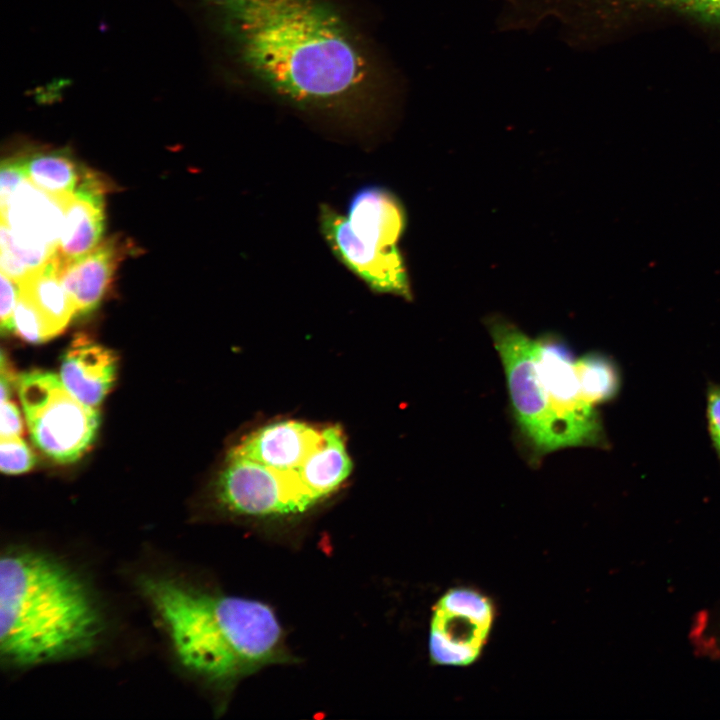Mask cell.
<instances>
[{
  "label": "cell",
  "instance_id": "obj_18",
  "mask_svg": "<svg viewBox=\"0 0 720 720\" xmlns=\"http://www.w3.org/2000/svg\"><path fill=\"white\" fill-rule=\"evenodd\" d=\"M575 370L582 396L596 407L618 392L620 378L615 364L600 353H587L575 360Z\"/></svg>",
  "mask_w": 720,
  "mask_h": 720
},
{
  "label": "cell",
  "instance_id": "obj_3",
  "mask_svg": "<svg viewBox=\"0 0 720 720\" xmlns=\"http://www.w3.org/2000/svg\"><path fill=\"white\" fill-rule=\"evenodd\" d=\"M85 580L46 553L9 548L0 563V656L12 668L92 653L104 631Z\"/></svg>",
  "mask_w": 720,
  "mask_h": 720
},
{
  "label": "cell",
  "instance_id": "obj_11",
  "mask_svg": "<svg viewBox=\"0 0 720 720\" xmlns=\"http://www.w3.org/2000/svg\"><path fill=\"white\" fill-rule=\"evenodd\" d=\"M108 183L88 169L80 185L65 201L64 223L55 256L59 263L74 261L95 249L104 231V194Z\"/></svg>",
  "mask_w": 720,
  "mask_h": 720
},
{
  "label": "cell",
  "instance_id": "obj_2",
  "mask_svg": "<svg viewBox=\"0 0 720 720\" xmlns=\"http://www.w3.org/2000/svg\"><path fill=\"white\" fill-rule=\"evenodd\" d=\"M137 585L177 660L193 675L225 685L287 660L282 628L268 605L164 575L144 574Z\"/></svg>",
  "mask_w": 720,
  "mask_h": 720
},
{
  "label": "cell",
  "instance_id": "obj_12",
  "mask_svg": "<svg viewBox=\"0 0 720 720\" xmlns=\"http://www.w3.org/2000/svg\"><path fill=\"white\" fill-rule=\"evenodd\" d=\"M322 429L297 420H281L247 434L230 452L283 473H295L318 445Z\"/></svg>",
  "mask_w": 720,
  "mask_h": 720
},
{
  "label": "cell",
  "instance_id": "obj_22",
  "mask_svg": "<svg viewBox=\"0 0 720 720\" xmlns=\"http://www.w3.org/2000/svg\"><path fill=\"white\" fill-rule=\"evenodd\" d=\"M20 295L19 284L1 272V330L12 331L13 313Z\"/></svg>",
  "mask_w": 720,
  "mask_h": 720
},
{
  "label": "cell",
  "instance_id": "obj_24",
  "mask_svg": "<svg viewBox=\"0 0 720 720\" xmlns=\"http://www.w3.org/2000/svg\"><path fill=\"white\" fill-rule=\"evenodd\" d=\"M23 422L17 406L9 399L1 401V438L21 437Z\"/></svg>",
  "mask_w": 720,
  "mask_h": 720
},
{
  "label": "cell",
  "instance_id": "obj_16",
  "mask_svg": "<svg viewBox=\"0 0 720 720\" xmlns=\"http://www.w3.org/2000/svg\"><path fill=\"white\" fill-rule=\"evenodd\" d=\"M18 284L20 294L40 314L49 338L61 334L76 311L61 281L55 254Z\"/></svg>",
  "mask_w": 720,
  "mask_h": 720
},
{
  "label": "cell",
  "instance_id": "obj_9",
  "mask_svg": "<svg viewBox=\"0 0 720 720\" xmlns=\"http://www.w3.org/2000/svg\"><path fill=\"white\" fill-rule=\"evenodd\" d=\"M218 503L246 516H275L304 512L314 503L295 473H283L229 452L215 484Z\"/></svg>",
  "mask_w": 720,
  "mask_h": 720
},
{
  "label": "cell",
  "instance_id": "obj_20",
  "mask_svg": "<svg viewBox=\"0 0 720 720\" xmlns=\"http://www.w3.org/2000/svg\"><path fill=\"white\" fill-rule=\"evenodd\" d=\"M35 456L21 437L1 438L0 468L6 474L29 471L35 464Z\"/></svg>",
  "mask_w": 720,
  "mask_h": 720
},
{
  "label": "cell",
  "instance_id": "obj_19",
  "mask_svg": "<svg viewBox=\"0 0 720 720\" xmlns=\"http://www.w3.org/2000/svg\"><path fill=\"white\" fill-rule=\"evenodd\" d=\"M12 331L28 343H42L50 339L40 314L22 294L13 313Z\"/></svg>",
  "mask_w": 720,
  "mask_h": 720
},
{
  "label": "cell",
  "instance_id": "obj_5",
  "mask_svg": "<svg viewBox=\"0 0 720 720\" xmlns=\"http://www.w3.org/2000/svg\"><path fill=\"white\" fill-rule=\"evenodd\" d=\"M33 443L59 463L81 458L95 441L99 412L76 399L60 378L50 372L30 371L17 382Z\"/></svg>",
  "mask_w": 720,
  "mask_h": 720
},
{
  "label": "cell",
  "instance_id": "obj_23",
  "mask_svg": "<svg viewBox=\"0 0 720 720\" xmlns=\"http://www.w3.org/2000/svg\"><path fill=\"white\" fill-rule=\"evenodd\" d=\"M707 419L713 445L720 456V386L707 391Z\"/></svg>",
  "mask_w": 720,
  "mask_h": 720
},
{
  "label": "cell",
  "instance_id": "obj_8",
  "mask_svg": "<svg viewBox=\"0 0 720 720\" xmlns=\"http://www.w3.org/2000/svg\"><path fill=\"white\" fill-rule=\"evenodd\" d=\"M495 607L485 594L469 587L446 591L432 609L428 651L433 664L466 667L487 644Z\"/></svg>",
  "mask_w": 720,
  "mask_h": 720
},
{
  "label": "cell",
  "instance_id": "obj_10",
  "mask_svg": "<svg viewBox=\"0 0 720 720\" xmlns=\"http://www.w3.org/2000/svg\"><path fill=\"white\" fill-rule=\"evenodd\" d=\"M577 33L602 43L632 15L679 16L720 29V0H557Z\"/></svg>",
  "mask_w": 720,
  "mask_h": 720
},
{
  "label": "cell",
  "instance_id": "obj_14",
  "mask_svg": "<svg viewBox=\"0 0 720 720\" xmlns=\"http://www.w3.org/2000/svg\"><path fill=\"white\" fill-rule=\"evenodd\" d=\"M128 248L126 241L114 236L79 259L64 264L57 260L61 281L76 315L88 314L100 305Z\"/></svg>",
  "mask_w": 720,
  "mask_h": 720
},
{
  "label": "cell",
  "instance_id": "obj_1",
  "mask_svg": "<svg viewBox=\"0 0 720 720\" xmlns=\"http://www.w3.org/2000/svg\"><path fill=\"white\" fill-rule=\"evenodd\" d=\"M218 80L352 127L393 114L408 81L368 0H191Z\"/></svg>",
  "mask_w": 720,
  "mask_h": 720
},
{
  "label": "cell",
  "instance_id": "obj_7",
  "mask_svg": "<svg viewBox=\"0 0 720 720\" xmlns=\"http://www.w3.org/2000/svg\"><path fill=\"white\" fill-rule=\"evenodd\" d=\"M535 341L537 369L553 417L560 449L601 446L604 431L596 407L582 396L575 360L568 345L554 334Z\"/></svg>",
  "mask_w": 720,
  "mask_h": 720
},
{
  "label": "cell",
  "instance_id": "obj_21",
  "mask_svg": "<svg viewBox=\"0 0 720 720\" xmlns=\"http://www.w3.org/2000/svg\"><path fill=\"white\" fill-rule=\"evenodd\" d=\"M26 177L22 157L2 161L0 171V206L5 207L16 188Z\"/></svg>",
  "mask_w": 720,
  "mask_h": 720
},
{
  "label": "cell",
  "instance_id": "obj_13",
  "mask_svg": "<svg viewBox=\"0 0 720 720\" xmlns=\"http://www.w3.org/2000/svg\"><path fill=\"white\" fill-rule=\"evenodd\" d=\"M117 373V356L85 334H77L66 349L60 379L83 404L97 408L112 388Z\"/></svg>",
  "mask_w": 720,
  "mask_h": 720
},
{
  "label": "cell",
  "instance_id": "obj_17",
  "mask_svg": "<svg viewBox=\"0 0 720 720\" xmlns=\"http://www.w3.org/2000/svg\"><path fill=\"white\" fill-rule=\"evenodd\" d=\"M22 161L27 179L56 196L73 194L87 169L65 148L38 151L22 156Z\"/></svg>",
  "mask_w": 720,
  "mask_h": 720
},
{
  "label": "cell",
  "instance_id": "obj_6",
  "mask_svg": "<svg viewBox=\"0 0 720 720\" xmlns=\"http://www.w3.org/2000/svg\"><path fill=\"white\" fill-rule=\"evenodd\" d=\"M488 328L503 364L521 435L535 458L559 450L555 423L538 374L534 339L498 316L488 320Z\"/></svg>",
  "mask_w": 720,
  "mask_h": 720
},
{
  "label": "cell",
  "instance_id": "obj_4",
  "mask_svg": "<svg viewBox=\"0 0 720 720\" xmlns=\"http://www.w3.org/2000/svg\"><path fill=\"white\" fill-rule=\"evenodd\" d=\"M406 224L401 201L379 185L358 189L346 215L328 204L319 208L320 231L334 256L373 292L410 300L408 271L398 246Z\"/></svg>",
  "mask_w": 720,
  "mask_h": 720
},
{
  "label": "cell",
  "instance_id": "obj_15",
  "mask_svg": "<svg viewBox=\"0 0 720 720\" xmlns=\"http://www.w3.org/2000/svg\"><path fill=\"white\" fill-rule=\"evenodd\" d=\"M352 466L342 429L333 425L322 428L318 445L297 469L296 475L305 493L316 503L349 477Z\"/></svg>",
  "mask_w": 720,
  "mask_h": 720
}]
</instances>
